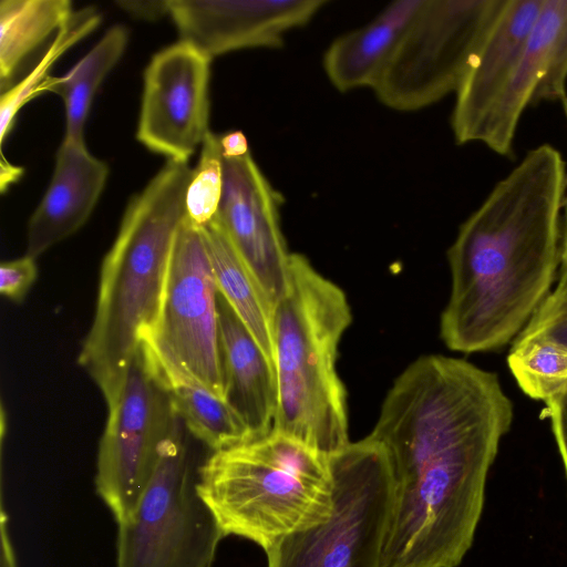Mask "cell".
<instances>
[{"label":"cell","instance_id":"obj_25","mask_svg":"<svg viewBox=\"0 0 567 567\" xmlns=\"http://www.w3.org/2000/svg\"><path fill=\"white\" fill-rule=\"evenodd\" d=\"M548 340L567 348V280H558L512 344Z\"/></svg>","mask_w":567,"mask_h":567},{"label":"cell","instance_id":"obj_17","mask_svg":"<svg viewBox=\"0 0 567 567\" xmlns=\"http://www.w3.org/2000/svg\"><path fill=\"white\" fill-rule=\"evenodd\" d=\"M423 1L392 2L368 24L333 40L323 55V69L333 86L341 92L373 89Z\"/></svg>","mask_w":567,"mask_h":567},{"label":"cell","instance_id":"obj_7","mask_svg":"<svg viewBox=\"0 0 567 567\" xmlns=\"http://www.w3.org/2000/svg\"><path fill=\"white\" fill-rule=\"evenodd\" d=\"M177 415L146 489L117 524L116 567H210L225 538L199 495L197 463Z\"/></svg>","mask_w":567,"mask_h":567},{"label":"cell","instance_id":"obj_33","mask_svg":"<svg viewBox=\"0 0 567 567\" xmlns=\"http://www.w3.org/2000/svg\"><path fill=\"white\" fill-rule=\"evenodd\" d=\"M563 110L567 120V96H565L561 101Z\"/></svg>","mask_w":567,"mask_h":567},{"label":"cell","instance_id":"obj_26","mask_svg":"<svg viewBox=\"0 0 567 567\" xmlns=\"http://www.w3.org/2000/svg\"><path fill=\"white\" fill-rule=\"evenodd\" d=\"M557 28L549 69L536 89L530 105L545 101H561L567 81V0H555Z\"/></svg>","mask_w":567,"mask_h":567},{"label":"cell","instance_id":"obj_34","mask_svg":"<svg viewBox=\"0 0 567 567\" xmlns=\"http://www.w3.org/2000/svg\"><path fill=\"white\" fill-rule=\"evenodd\" d=\"M559 280H567V279H559Z\"/></svg>","mask_w":567,"mask_h":567},{"label":"cell","instance_id":"obj_24","mask_svg":"<svg viewBox=\"0 0 567 567\" xmlns=\"http://www.w3.org/2000/svg\"><path fill=\"white\" fill-rule=\"evenodd\" d=\"M224 171L220 136L210 131L202 144L197 166L185 197L186 217L203 227L217 214L223 194Z\"/></svg>","mask_w":567,"mask_h":567},{"label":"cell","instance_id":"obj_14","mask_svg":"<svg viewBox=\"0 0 567 567\" xmlns=\"http://www.w3.org/2000/svg\"><path fill=\"white\" fill-rule=\"evenodd\" d=\"M544 0H507L456 92L451 125L455 142L478 132L516 70Z\"/></svg>","mask_w":567,"mask_h":567},{"label":"cell","instance_id":"obj_13","mask_svg":"<svg viewBox=\"0 0 567 567\" xmlns=\"http://www.w3.org/2000/svg\"><path fill=\"white\" fill-rule=\"evenodd\" d=\"M326 0H168L181 40L209 56L246 48H279L285 34L307 24Z\"/></svg>","mask_w":567,"mask_h":567},{"label":"cell","instance_id":"obj_28","mask_svg":"<svg viewBox=\"0 0 567 567\" xmlns=\"http://www.w3.org/2000/svg\"><path fill=\"white\" fill-rule=\"evenodd\" d=\"M544 415L549 419L553 435L567 478V392L545 402Z\"/></svg>","mask_w":567,"mask_h":567},{"label":"cell","instance_id":"obj_15","mask_svg":"<svg viewBox=\"0 0 567 567\" xmlns=\"http://www.w3.org/2000/svg\"><path fill=\"white\" fill-rule=\"evenodd\" d=\"M109 168L86 148L84 140L63 138L49 187L29 219L25 255L37 259L79 230L93 212Z\"/></svg>","mask_w":567,"mask_h":567},{"label":"cell","instance_id":"obj_10","mask_svg":"<svg viewBox=\"0 0 567 567\" xmlns=\"http://www.w3.org/2000/svg\"><path fill=\"white\" fill-rule=\"evenodd\" d=\"M217 295L200 228L185 217L173 245L157 318L143 342L223 396Z\"/></svg>","mask_w":567,"mask_h":567},{"label":"cell","instance_id":"obj_5","mask_svg":"<svg viewBox=\"0 0 567 567\" xmlns=\"http://www.w3.org/2000/svg\"><path fill=\"white\" fill-rule=\"evenodd\" d=\"M197 488L225 537L246 538L265 551L326 522L333 503L329 456L275 430L212 452Z\"/></svg>","mask_w":567,"mask_h":567},{"label":"cell","instance_id":"obj_2","mask_svg":"<svg viewBox=\"0 0 567 567\" xmlns=\"http://www.w3.org/2000/svg\"><path fill=\"white\" fill-rule=\"evenodd\" d=\"M566 186L560 152L543 144L461 225L447 250L452 285L440 319L449 349L470 354L503 348L550 293Z\"/></svg>","mask_w":567,"mask_h":567},{"label":"cell","instance_id":"obj_12","mask_svg":"<svg viewBox=\"0 0 567 567\" xmlns=\"http://www.w3.org/2000/svg\"><path fill=\"white\" fill-rule=\"evenodd\" d=\"M223 171L216 217L274 311L287 289L291 257L280 227L282 197L250 152L223 157Z\"/></svg>","mask_w":567,"mask_h":567},{"label":"cell","instance_id":"obj_29","mask_svg":"<svg viewBox=\"0 0 567 567\" xmlns=\"http://www.w3.org/2000/svg\"><path fill=\"white\" fill-rule=\"evenodd\" d=\"M117 4L128 14L146 20H155L168 14L166 1H118Z\"/></svg>","mask_w":567,"mask_h":567},{"label":"cell","instance_id":"obj_21","mask_svg":"<svg viewBox=\"0 0 567 567\" xmlns=\"http://www.w3.org/2000/svg\"><path fill=\"white\" fill-rule=\"evenodd\" d=\"M74 13L69 0H1L0 83L2 93L18 66Z\"/></svg>","mask_w":567,"mask_h":567},{"label":"cell","instance_id":"obj_19","mask_svg":"<svg viewBox=\"0 0 567 567\" xmlns=\"http://www.w3.org/2000/svg\"><path fill=\"white\" fill-rule=\"evenodd\" d=\"M199 228L219 293L275 368L271 307L217 217Z\"/></svg>","mask_w":567,"mask_h":567},{"label":"cell","instance_id":"obj_31","mask_svg":"<svg viewBox=\"0 0 567 567\" xmlns=\"http://www.w3.org/2000/svg\"><path fill=\"white\" fill-rule=\"evenodd\" d=\"M7 515L1 512V567H17L13 547L7 527Z\"/></svg>","mask_w":567,"mask_h":567},{"label":"cell","instance_id":"obj_1","mask_svg":"<svg viewBox=\"0 0 567 567\" xmlns=\"http://www.w3.org/2000/svg\"><path fill=\"white\" fill-rule=\"evenodd\" d=\"M513 420V402L492 371L442 354L403 370L369 434L385 451L395 482L379 567L462 563Z\"/></svg>","mask_w":567,"mask_h":567},{"label":"cell","instance_id":"obj_32","mask_svg":"<svg viewBox=\"0 0 567 567\" xmlns=\"http://www.w3.org/2000/svg\"><path fill=\"white\" fill-rule=\"evenodd\" d=\"M558 279H567V195L563 202L561 248Z\"/></svg>","mask_w":567,"mask_h":567},{"label":"cell","instance_id":"obj_9","mask_svg":"<svg viewBox=\"0 0 567 567\" xmlns=\"http://www.w3.org/2000/svg\"><path fill=\"white\" fill-rule=\"evenodd\" d=\"M106 405L94 482L118 524L132 514L146 489L177 417L143 344Z\"/></svg>","mask_w":567,"mask_h":567},{"label":"cell","instance_id":"obj_4","mask_svg":"<svg viewBox=\"0 0 567 567\" xmlns=\"http://www.w3.org/2000/svg\"><path fill=\"white\" fill-rule=\"evenodd\" d=\"M352 320L344 291L300 254L272 313L277 411L272 430L331 456L349 443L347 392L337 373Z\"/></svg>","mask_w":567,"mask_h":567},{"label":"cell","instance_id":"obj_18","mask_svg":"<svg viewBox=\"0 0 567 567\" xmlns=\"http://www.w3.org/2000/svg\"><path fill=\"white\" fill-rule=\"evenodd\" d=\"M142 344L189 434L212 452L251 441L246 426L223 396Z\"/></svg>","mask_w":567,"mask_h":567},{"label":"cell","instance_id":"obj_22","mask_svg":"<svg viewBox=\"0 0 567 567\" xmlns=\"http://www.w3.org/2000/svg\"><path fill=\"white\" fill-rule=\"evenodd\" d=\"M508 368L529 398L547 402L567 392V348L548 340L512 344Z\"/></svg>","mask_w":567,"mask_h":567},{"label":"cell","instance_id":"obj_20","mask_svg":"<svg viewBox=\"0 0 567 567\" xmlns=\"http://www.w3.org/2000/svg\"><path fill=\"white\" fill-rule=\"evenodd\" d=\"M128 40L127 30L112 25L99 42L64 75L47 76L38 87L60 95L65 106L64 138L83 140V128L94 94L124 53Z\"/></svg>","mask_w":567,"mask_h":567},{"label":"cell","instance_id":"obj_8","mask_svg":"<svg viewBox=\"0 0 567 567\" xmlns=\"http://www.w3.org/2000/svg\"><path fill=\"white\" fill-rule=\"evenodd\" d=\"M507 0H424L373 90L416 111L457 92Z\"/></svg>","mask_w":567,"mask_h":567},{"label":"cell","instance_id":"obj_30","mask_svg":"<svg viewBox=\"0 0 567 567\" xmlns=\"http://www.w3.org/2000/svg\"><path fill=\"white\" fill-rule=\"evenodd\" d=\"M223 157H240L249 153L247 138L240 131L229 132L220 136Z\"/></svg>","mask_w":567,"mask_h":567},{"label":"cell","instance_id":"obj_16","mask_svg":"<svg viewBox=\"0 0 567 567\" xmlns=\"http://www.w3.org/2000/svg\"><path fill=\"white\" fill-rule=\"evenodd\" d=\"M223 396L251 441L274 427L277 382L272 363L226 299L217 295Z\"/></svg>","mask_w":567,"mask_h":567},{"label":"cell","instance_id":"obj_6","mask_svg":"<svg viewBox=\"0 0 567 567\" xmlns=\"http://www.w3.org/2000/svg\"><path fill=\"white\" fill-rule=\"evenodd\" d=\"M329 461L330 517L270 547L267 567H379L395 486L389 457L368 435Z\"/></svg>","mask_w":567,"mask_h":567},{"label":"cell","instance_id":"obj_23","mask_svg":"<svg viewBox=\"0 0 567 567\" xmlns=\"http://www.w3.org/2000/svg\"><path fill=\"white\" fill-rule=\"evenodd\" d=\"M101 22L100 13L92 7L72 14L56 32V37L38 65L18 84L1 93L0 99V143H4L20 109L33 96L45 80L50 66L69 48L91 33Z\"/></svg>","mask_w":567,"mask_h":567},{"label":"cell","instance_id":"obj_3","mask_svg":"<svg viewBox=\"0 0 567 567\" xmlns=\"http://www.w3.org/2000/svg\"><path fill=\"white\" fill-rule=\"evenodd\" d=\"M192 175L188 163L167 161L128 203L104 257L94 318L78 361L106 403L157 318Z\"/></svg>","mask_w":567,"mask_h":567},{"label":"cell","instance_id":"obj_27","mask_svg":"<svg viewBox=\"0 0 567 567\" xmlns=\"http://www.w3.org/2000/svg\"><path fill=\"white\" fill-rule=\"evenodd\" d=\"M38 276L35 259L24 255L21 258L4 261L0 267L1 293L20 302L33 285Z\"/></svg>","mask_w":567,"mask_h":567},{"label":"cell","instance_id":"obj_11","mask_svg":"<svg viewBox=\"0 0 567 567\" xmlns=\"http://www.w3.org/2000/svg\"><path fill=\"white\" fill-rule=\"evenodd\" d=\"M212 56L181 40L157 52L144 73L137 140L168 161L187 163L209 132Z\"/></svg>","mask_w":567,"mask_h":567}]
</instances>
